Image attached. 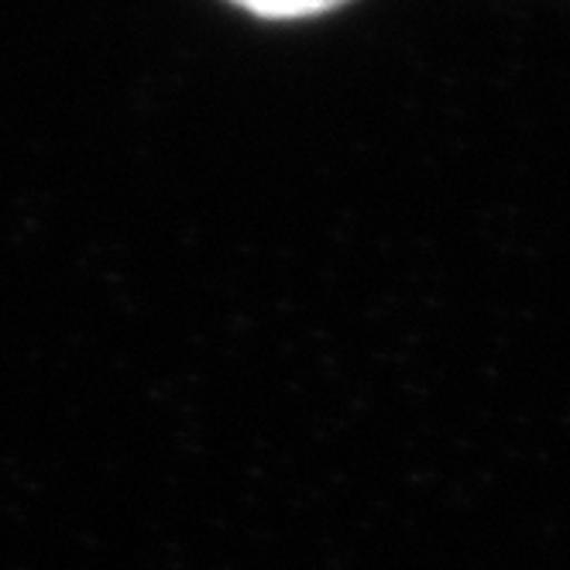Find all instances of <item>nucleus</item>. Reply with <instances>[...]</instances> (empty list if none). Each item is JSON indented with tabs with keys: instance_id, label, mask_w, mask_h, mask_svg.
<instances>
[{
	"instance_id": "1",
	"label": "nucleus",
	"mask_w": 570,
	"mask_h": 570,
	"mask_svg": "<svg viewBox=\"0 0 570 570\" xmlns=\"http://www.w3.org/2000/svg\"><path fill=\"white\" fill-rule=\"evenodd\" d=\"M234 4L248 8L255 14H265V18H299L313 11H327L341 4V0H234Z\"/></svg>"
}]
</instances>
